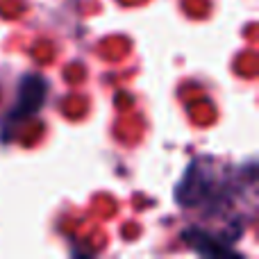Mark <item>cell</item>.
<instances>
[{
    "label": "cell",
    "mask_w": 259,
    "mask_h": 259,
    "mask_svg": "<svg viewBox=\"0 0 259 259\" xmlns=\"http://www.w3.org/2000/svg\"><path fill=\"white\" fill-rule=\"evenodd\" d=\"M230 198H232V182L225 180L223 173H219L214 166H209V159H200L189 166L178 187V200L182 207H223V202H230Z\"/></svg>",
    "instance_id": "cell-1"
},
{
    "label": "cell",
    "mask_w": 259,
    "mask_h": 259,
    "mask_svg": "<svg viewBox=\"0 0 259 259\" xmlns=\"http://www.w3.org/2000/svg\"><path fill=\"white\" fill-rule=\"evenodd\" d=\"M46 80L39 75H27L21 82V94H18V103L12 109V118L16 121H25L32 114H36L46 103Z\"/></svg>",
    "instance_id": "cell-2"
}]
</instances>
